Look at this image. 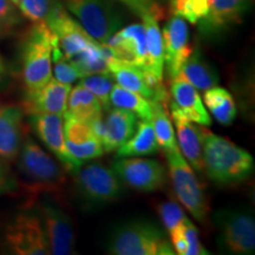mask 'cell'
<instances>
[{
  "label": "cell",
  "instance_id": "1",
  "mask_svg": "<svg viewBox=\"0 0 255 255\" xmlns=\"http://www.w3.org/2000/svg\"><path fill=\"white\" fill-rule=\"evenodd\" d=\"M45 23L55 33L58 45L66 59L79 71L89 73L100 68L103 60V47L79 23L70 15L58 1L50 5Z\"/></svg>",
  "mask_w": 255,
  "mask_h": 255
},
{
  "label": "cell",
  "instance_id": "2",
  "mask_svg": "<svg viewBox=\"0 0 255 255\" xmlns=\"http://www.w3.org/2000/svg\"><path fill=\"white\" fill-rule=\"evenodd\" d=\"M203 171L220 186H232L246 181L254 171V159L247 150L226 137L202 129Z\"/></svg>",
  "mask_w": 255,
  "mask_h": 255
},
{
  "label": "cell",
  "instance_id": "3",
  "mask_svg": "<svg viewBox=\"0 0 255 255\" xmlns=\"http://www.w3.org/2000/svg\"><path fill=\"white\" fill-rule=\"evenodd\" d=\"M17 158L21 176L18 187L23 186L31 202L40 195L62 193L66 180L63 169L31 136L24 138Z\"/></svg>",
  "mask_w": 255,
  "mask_h": 255
},
{
  "label": "cell",
  "instance_id": "4",
  "mask_svg": "<svg viewBox=\"0 0 255 255\" xmlns=\"http://www.w3.org/2000/svg\"><path fill=\"white\" fill-rule=\"evenodd\" d=\"M57 37L45 21L33 23L21 44V77L25 91H34L52 78V51Z\"/></svg>",
  "mask_w": 255,
  "mask_h": 255
},
{
  "label": "cell",
  "instance_id": "5",
  "mask_svg": "<svg viewBox=\"0 0 255 255\" xmlns=\"http://www.w3.org/2000/svg\"><path fill=\"white\" fill-rule=\"evenodd\" d=\"M108 252L115 255H173L175 251L155 223L135 220L111 233Z\"/></svg>",
  "mask_w": 255,
  "mask_h": 255
},
{
  "label": "cell",
  "instance_id": "6",
  "mask_svg": "<svg viewBox=\"0 0 255 255\" xmlns=\"http://www.w3.org/2000/svg\"><path fill=\"white\" fill-rule=\"evenodd\" d=\"M169 176L178 201L184 206L194 219L201 223L208 221L209 206L205 189L194 174L187 159H184L180 149L175 148L167 151Z\"/></svg>",
  "mask_w": 255,
  "mask_h": 255
},
{
  "label": "cell",
  "instance_id": "7",
  "mask_svg": "<svg viewBox=\"0 0 255 255\" xmlns=\"http://www.w3.org/2000/svg\"><path fill=\"white\" fill-rule=\"evenodd\" d=\"M66 8L98 43L105 44L122 25V18L110 0H64Z\"/></svg>",
  "mask_w": 255,
  "mask_h": 255
},
{
  "label": "cell",
  "instance_id": "8",
  "mask_svg": "<svg viewBox=\"0 0 255 255\" xmlns=\"http://www.w3.org/2000/svg\"><path fill=\"white\" fill-rule=\"evenodd\" d=\"M75 175L79 196L89 206L108 205L123 193L122 181L113 169L103 164L91 163L81 167Z\"/></svg>",
  "mask_w": 255,
  "mask_h": 255
},
{
  "label": "cell",
  "instance_id": "9",
  "mask_svg": "<svg viewBox=\"0 0 255 255\" xmlns=\"http://www.w3.org/2000/svg\"><path fill=\"white\" fill-rule=\"evenodd\" d=\"M5 241L9 251L18 255L50 254L49 242L39 213H19L5 229Z\"/></svg>",
  "mask_w": 255,
  "mask_h": 255
},
{
  "label": "cell",
  "instance_id": "10",
  "mask_svg": "<svg viewBox=\"0 0 255 255\" xmlns=\"http://www.w3.org/2000/svg\"><path fill=\"white\" fill-rule=\"evenodd\" d=\"M219 244L232 254H252L255 250V222L250 213L219 210L214 216Z\"/></svg>",
  "mask_w": 255,
  "mask_h": 255
},
{
  "label": "cell",
  "instance_id": "11",
  "mask_svg": "<svg viewBox=\"0 0 255 255\" xmlns=\"http://www.w3.org/2000/svg\"><path fill=\"white\" fill-rule=\"evenodd\" d=\"M113 170L122 183L143 193L162 189L168 181L164 165L152 158L120 157L113 163Z\"/></svg>",
  "mask_w": 255,
  "mask_h": 255
},
{
  "label": "cell",
  "instance_id": "12",
  "mask_svg": "<svg viewBox=\"0 0 255 255\" xmlns=\"http://www.w3.org/2000/svg\"><path fill=\"white\" fill-rule=\"evenodd\" d=\"M28 121L36 135L56 156L63 168L73 175L77 173L83 162L73 157L66 146L63 116L55 114H34L28 115Z\"/></svg>",
  "mask_w": 255,
  "mask_h": 255
},
{
  "label": "cell",
  "instance_id": "13",
  "mask_svg": "<svg viewBox=\"0 0 255 255\" xmlns=\"http://www.w3.org/2000/svg\"><path fill=\"white\" fill-rule=\"evenodd\" d=\"M39 215L46 233L50 254H73L76 239L69 214H66L49 196H45L39 201Z\"/></svg>",
  "mask_w": 255,
  "mask_h": 255
},
{
  "label": "cell",
  "instance_id": "14",
  "mask_svg": "<svg viewBox=\"0 0 255 255\" xmlns=\"http://www.w3.org/2000/svg\"><path fill=\"white\" fill-rule=\"evenodd\" d=\"M163 40L165 71L170 81L176 77L181 66L193 52L189 43V30L182 18L174 17L164 25L161 31Z\"/></svg>",
  "mask_w": 255,
  "mask_h": 255
},
{
  "label": "cell",
  "instance_id": "15",
  "mask_svg": "<svg viewBox=\"0 0 255 255\" xmlns=\"http://www.w3.org/2000/svg\"><path fill=\"white\" fill-rule=\"evenodd\" d=\"M117 59L139 68H146V36L143 24H131L120 28L107 41Z\"/></svg>",
  "mask_w": 255,
  "mask_h": 255
},
{
  "label": "cell",
  "instance_id": "16",
  "mask_svg": "<svg viewBox=\"0 0 255 255\" xmlns=\"http://www.w3.org/2000/svg\"><path fill=\"white\" fill-rule=\"evenodd\" d=\"M71 85L51 78L44 87L34 91H25L23 110L27 115L55 114L64 116Z\"/></svg>",
  "mask_w": 255,
  "mask_h": 255
},
{
  "label": "cell",
  "instance_id": "17",
  "mask_svg": "<svg viewBox=\"0 0 255 255\" xmlns=\"http://www.w3.org/2000/svg\"><path fill=\"white\" fill-rule=\"evenodd\" d=\"M64 136L69 151L75 158L85 162L101 157L104 149L89 123L64 114Z\"/></svg>",
  "mask_w": 255,
  "mask_h": 255
},
{
  "label": "cell",
  "instance_id": "18",
  "mask_svg": "<svg viewBox=\"0 0 255 255\" xmlns=\"http://www.w3.org/2000/svg\"><path fill=\"white\" fill-rule=\"evenodd\" d=\"M108 68L113 78L120 87L136 92L151 102H161V103L167 104L169 96L165 91V88L161 87L156 89L150 85L144 72L139 68L122 62L115 56L108 62Z\"/></svg>",
  "mask_w": 255,
  "mask_h": 255
},
{
  "label": "cell",
  "instance_id": "19",
  "mask_svg": "<svg viewBox=\"0 0 255 255\" xmlns=\"http://www.w3.org/2000/svg\"><path fill=\"white\" fill-rule=\"evenodd\" d=\"M170 114L177 131V145L183 157L191 168L203 173L202 157V129L203 126H196L187 119L176 108L170 105Z\"/></svg>",
  "mask_w": 255,
  "mask_h": 255
},
{
  "label": "cell",
  "instance_id": "20",
  "mask_svg": "<svg viewBox=\"0 0 255 255\" xmlns=\"http://www.w3.org/2000/svg\"><path fill=\"white\" fill-rule=\"evenodd\" d=\"M24 141V110L18 105L0 107V158H17Z\"/></svg>",
  "mask_w": 255,
  "mask_h": 255
},
{
  "label": "cell",
  "instance_id": "21",
  "mask_svg": "<svg viewBox=\"0 0 255 255\" xmlns=\"http://www.w3.org/2000/svg\"><path fill=\"white\" fill-rule=\"evenodd\" d=\"M251 4L252 0H210L208 14L199 23L201 31L213 36L232 25L239 24L250 9Z\"/></svg>",
  "mask_w": 255,
  "mask_h": 255
},
{
  "label": "cell",
  "instance_id": "22",
  "mask_svg": "<svg viewBox=\"0 0 255 255\" xmlns=\"http://www.w3.org/2000/svg\"><path fill=\"white\" fill-rule=\"evenodd\" d=\"M141 19L146 36V68L143 72L152 87L156 89L164 87L163 40L158 26V18L154 14H145Z\"/></svg>",
  "mask_w": 255,
  "mask_h": 255
},
{
  "label": "cell",
  "instance_id": "23",
  "mask_svg": "<svg viewBox=\"0 0 255 255\" xmlns=\"http://www.w3.org/2000/svg\"><path fill=\"white\" fill-rule=\"evenodd\" d=\"M170 96L171 107L176 108L191 122L203 127H209L212 124V119L202 103L199 92L184 79L178 77L171 79Z\"/></svg>",
  "mask_w": 255,
  "mask_h": 255
},
{
  "label": "cell",
  "instance_id": "24",
  "mask_svg": "<svg viewBox=\"0 0 255 255\" xmlns=\"http://www.w3.org/2000/svg\"><path fill=\"white\" fill-rule=\"evenodd\" d=\"M137 122V116L131 111L120 108L108 110L104 119V135L101 142L104 152L115 151L124 144L135 132Z\"/></svg>",
  "mask_w": 255,
  "mask_h": 255
},
{
  "label": "cell",
  "instance_id": "25",
  "mask_svg": "<svg viewBox=\"0 0 255 255\" xmlns=\"http://www.w3.org/2000/svg\"><path fill=\"white\" fill-rule=\"evenodd\" d=\"M176 77L193 85L196 90L206 91L219 84V73L203 58L200 50H193L191 55L181 66Z\"/></svg>",
  "mask_w": 255,
  "mask_h": 255
},
{
  "label": "cell",
  "instance_id": "26",
  "mask_svg": "<svg viewBox=\"0 0 255 255\" xmlns=\"http://www.w3.org/2000/svg\"><path fill=\"white\" fill-rule=\"evenodd\" d=\"M158 150L151 121L141 120L137 122L135 132L128 141L116 150V157L152 155Z\"/></svg>",
  "mask_w": 255,
  "mask_h": 255
},
{
  "label": "cell",
  "instance_id": "27",
  "mask_svg": "<svg viewBox=\"0 0 255 255\" xmlns=\"http://www.w3.org/2000/svg\"><path fill=\"white\" fill-rule=\"evenodd\" d=\"M103 108L100 101L90 91L77 84L71 89L66 104V113L75 119L89 123L96 117L102 116Z\"/></svg>",
  "mask_w": 255,
  "mask_h": 255
},
{
  "label": "cell",
  "instance_id": "28",
  "mask_svg": "<svg viewBox=\"0 0 255 255\" xmlns=\"http://www.w3.org/2000/svg\"><path fill=\"white\" fill-rule=\"evenodd\" d=\"M203 101L213 117L222 126H231L237 117V105L228 90L216 85L205 91Z\"/></svg>",
  "mask_w": 255,
  "mask_h": 255
},
{
  "label": "cell",
  "instance_id": "29",
  "mask_svg": "<svg viewBox=\"0 0 255 255\" xmlns=\"http://www.w3.org/2000/svg\"><path fill=\"white\" fill-rule=\"evenodd\" d=\"M110 105H113L114 108L131 111L136 115L137 119L151 121V101L146 100L136 92L127 90V89L120 87L119 84H114L113 90H111Z\"/></svg>",
  "mask_w": 255,
  "mask_h": 255
},
{
  "label": "cell",
  "instance_id": "30",
  "mask_svg": "<svg viewBox=\"0 0 255 255\" xmlns=\"http://www.w3.org/2000/svg\"><path fill=\"white\" fill-rule=\"evenodd\" d=\"M151 123L152 128H154L158 148H161L164 152L173 150L178 145L165 104L161 103V102H151Z\"/></svg>",
  "mask_w": 255,
  "mask_h": 255
},
{
  "label": "cell",
  "instance_id": "31",
  "mask_svg": "<svg viewBox=\"0 0 255 255\" xmlns=\"http://www.w3.org/2000/svg\"><path fill=\"white\" fill-rule=\"evenodd\" d=\"M209 7L210 0H170L169 2L171 14L193 25L199 24L207 17Z\"/></svg>",
  "mask_w": 255,
  "mask_h": 255
},
{
  "label": "cell",
  "instance_id": "32",
  "mask_svg": "<svg viewBox=\"0 0 255 255\" xmlns=\"http://www.w3.org/2000/svg\"><path fill=\"white\" fill-rule=\"evenodd\" d=\"M79 85L85 88L100 101L103 110L110 109V94L114 87V78L109 73H96L79 79Z\"/></svg>",
  "mask_w": 255,
  "mask_h": 255
},
{
  "label": "cell",
  "instance_id": "33",
  "mask_svg": "<svg viewBox=\"0 0 255 255\" xmlns=\"http://www.w3.org/2000/svg\"><path fill=\"white\" fill-rule=\"evenodd\" d=\"M52 63L55 78L60 83L71 85L72 83L83 78L82 72L72 62L65 58L63 52L59 49L58 44H56L52 51Z\"/></svg>",
  "mask_w": 255,
  "mask_h": 255
},
{
  "label": "cell",
  "instance_id": "34",
  "mask_svg": "<svg viewBox=\"0 0 255 255\" xmlns=\"http://www.w3.org/2000/svg\"><path fill=\"white\" fill-rule=\"evenodd\" d=\"M23 23V15L11 0H0V38L13 34Z\"/></svg>",
  "mask_w": 255,
  "mask_h": 255
},
{
  "label": "cell",
  "instance_id": "35",
  "mask_svg": "<svg viewBox=\"0 0 255 255\" xmlns=\"http://www.w3.org/2000/svg\"><path fill=\"white\" fill-rule=\"evenodd\" d=\"M157 213L169 235L180 227L187 218L182 207L175 201H165L159 203L157 206Z\"/></svg>",
  "mask_w": 255,
  "mask_h": 255
},
{
  "label": "cell",
  "instance_id": "36",
  "mask_svg": "<svg viewBox=\"0 0 255 255\" xmlns=\"http://www.w3.org/2000/svg\"><path fill=\"white\" fill-rule=\"evenodd\" d=\"M50 5V0H20L17 7L25 19L32 23H40L45 21Z\"/></svg>",
  "mask_w": 255,
  "mask_h": 255
},
{
  "label": "cell",
  "instance_id": "37",
  "mask_svg": "<svg viewBox=\"0 0 255 255\" xmlns=\"http://www.w3.org/2000/svg\"><path fill=\"white\" fill-rule=\"evenodd\" d=\"M124 6H127L133 14L142 18L145 14H154L158 19L162 18L163 9L156 4L154 0H119Z\"/></svg>",
  "mask_w": 255,
  "mask_h": 255
},
{
  "label": "cell",
  "instance_id": "38",
  "mask_svg": "<svg viewBox=\"0 0 255 255\" xmlns=\"http://www.w3.org/2000/svg\"><path fill=\"white\" fill-rule=\"evenodd\" d=\"M182 233L188 245L187 255L209 254L208 252L206 251V248L201 245L197 228L193 225V222H191L188 218H186V220H184L182 223Z\"/></svg>",
  "mask_w": 255,
  "mask_h": 255
},
{
  "label": "cell",
  "instance_id": "39",
  "mask_svg": "<svg viewBox=\"0 0 255 255\" xmlns=\"http://www.w3.org/2000/svg\"><path fill=\"white\" fill-rule=\"evenodd\" d=\"M18 188V178L11 171L7 161L0 158V195L13 193Z\"/></svg>",
  "mask_w": 255,
  "mask_h": 255
},
{
  "label": "cell",
  "instance_id": "40",
  "mask_svg": "<svg viewBox=\"0 0 255 255\" xmlns=\"http://www.w3.org/2000/svg\"><path fill=\"white\" fill-rule=\"evenodd\" d=\"M7 76H8L7 65H6L4 57H2L1 53H0V88L5 84L6 79H7Z\"/></svg>",
  "mask_w": 255,
  "mask_h": 255
},
{
  "label": "cell",
  "instance_id": "41",
  "mask_svg": "<svg viewBox=\"0 0 255 255\" xmlns=\"http://www.w3.org/2000/svg\"><path fill=\"white\" fill-rule=\"evenodd\" d=\"M11 1L13 2V4H14L15 6H17V5L19 4V1H20V0H11Z\"/></svg>",
  "mask_w": 255,
  "mask_h": 255
}]
</instances>
